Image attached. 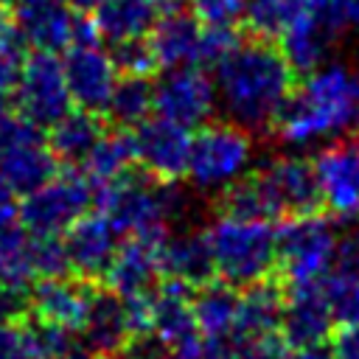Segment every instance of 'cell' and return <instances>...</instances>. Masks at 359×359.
<instances>
[{
  "label": "cell",
  "instance_id": "cell-46",
  "mask_svg": "<svg viewBox=\"0 0 359 359\" xmlns=\"http://www.w3.org/2000/svg\"><path fill=\"white\" fill-rule=\"evenodd\" d=\"M339 6H342V14H345V22L359 31V0H339Z\"/></svg>",
  "mask_w": 359,
  "mask_h": 359
},
{
  "label": "cell",
  "instance_id": "cell-16",
  "mask_svg": "<svg viewBox=\"0 0 359 359\" xmlns=\"http://www.w3.org/2000/svg\"><path fill=\"white\" fill-rule=\"evenodd\" d=\"M62 241H65L70 275L87 283H101L118 250V230L109 224V219L104 213H84L65 233Z\"/></svg>",
  "mask_w": 359,
  "mask_h": 359
},
{
  "label": "cell",
  "instance_id": "cell-24",
  "mask_svg": "<svg viewBox=\"0 0 359 359\" xmlns=\"http://www.w3.org/2000/svg\"><path fill=\"white\" fill-rule=\"evenodd\" d=\"M174 8V0H104L93 11V25L109 45L149 36L163 11Z\"/></svg>",
  "mask_w": 359,
  "mask_h": 359
},
{
  "label": "cell",
  "instance_id": "cell-18",
  "mask_svg": "<svg viewBox=\"0 0 359 359\" xmlns=\"http://www.w3.org/2000/svg\"><path fill=\"white\" fill-rule=\"evenodd\" d=\"M157 264L165 280L185 283L188 289H199L216 278V264L210 244L202 233H165L157 241Z\"/></svg>",
  "mask_w": 359,
  "mask_h": 359
},
{
  "label": "cell",
  "instance_id": "cell-48",
  "mask_svg": "<svg viewBox=\"0 0 359 359\" xmlns=\"http://www.w3.org/2000/svg\"><path fill=\"white\" fill-rule=\"evenodd\" d=\"M353 84H356V107H353V123L359 129V70L353 73Z\"/></svg>",
  "mask_w": 359,
  "mask_h": 359
},
{
  "label": "cell",
  "instance_id": "cell-10",
  "mask_svg": "<svg viewBox=\"0 0 359 359\" xmlns=\"http://www.w3.org/2000/svg\"><path fill=\"white\" fill-rule=\"evenodd\" d=\"M219 107L216 81L199 65L168 67L154 84V109L157 115L177 121L188 129H196L210 121Z\"/></svg>",
  "mask_w": 359,
  "mask_h": 359
},
{
  "label": "cell",
  "instance_id": "cell-37",
  "mask_svg": "<svg viewBox=\"0 0 359 359\" xmlns=\"http://www.w3.org/2000/svg\"><path fill=\"white\" fill-rule=\"evenodd\" d=\"M168 348L171 345L154 328H143L126 337L115 359H168Z\"/></svg>",
  "mask_w": 359,
  "mask_h": 359
},
{
  "label": "cell",
  "instance_id": "cell-43",
  "mask_svg": "<svg viewBox=\"0 0 359 359\" xmlns=\"http://www.w3.org/2000/svg\"><path fill=\"white\" fill-rule=\"evenodd\" d=\"M208 356V339L202 334H191L180 342H171L168 359H205Z\"/></svg>",
  "mask_w": 359,
  "mask_h": 359
},
{
  "label": "cell",
  "instance_id": "cell-3",
  "mask_svg": "<svg viewBox=\"0 0 359 359\" xmlns=\"http://www.w3.org/2000/svg\"><path fill=\"white\" fill-rule=\"evenodd\" d=\"M182 194L174 182L143 174H126L95 191V208L109 219L118 236L160 241L168 224L182 213Z\"/></svg>",
  "mask_w": 359,
  "mask_h": 359
},
{
  "label": "cell",
  "instance_id": "cell-11",
  "mask_svg": "<svg viewBox=\"0 0 359 359\" xmlns=\"http://www.w3.org/2000/svg\"><path fill=\"white\" fill-rule=\"evenodd\" d=\"M135 154L137 165L163 182H177L182 174H188V157H191V129L168 121L163 115L146 118L135 126Z\"/></svg>",
  "mask_w": 359,
  "mask_h": 359
},
{
  "label": "cell",
  "instance_id": "cell-20",
  "mask_svg": "<svg viewBox=\"0 0 359 359\" xmlns=\"http://www.w3.org/2000/svg\"><path fill=\"white\" fill-rule=\"evenodd\" d=\"M93 286L95 283H87L81 278H67V275L42 278L31 286V314L79 334L90 309Z\"/></svg>",
  "mask_w": 359,
  "mask_h": 359
},
{
  "label": "cell",
  "instance_id": "cell-22",
  "mask_svg": "<svg viewBox=\"0 0 359 359\" xmlns=\"http://www.w3.org/2000/svg\"><path fill=\"white\" fill-rule=\"evenodd\" d=\"M286 306V283L280 275H269L255 280L238 292V314L236 331L230 337L238 339H264L280 334V317Z\"/></svg>",
  "mask_w": 359,
  "mask_h": 359
},
{
  "label": "cell",
  "instance_id": "cell-31",
  "mask_svg": "<svg viewBox=\"0 0 359 359\" xmlns=\"http://www.w3.org/2000/svg\"><path fill=\"white\" fill-rule=\"evenodd\" d=\"M219 213L224 216H238V219H266V222H275L280 219L272 196L266 194L264 182L258 180V174H244L241 180L230 182L227 188L219 191Z\"/></svg>",
  "mask_w": 359,
  "mask_h": 359
},
{
  "label": "cell",
  "instance_id": "cell-30",
  "mask_svg": "<svg viewBox=\"0 0 359 359\" xmlns=\"http://www.w3.org/2000/svg\"><path fill=\"white\" fill-rule=\"evenodd\" d=\"M39 280L36 272V236L22 227V222H11L0 227V283L31 289Z\"/></svg>",
  "mask_w": 359,
  "mask_h": 359
},
{
  "label": "cell",
  "instance_id": "cell-8",
  "mask_svg": "<svg viewBox=\"0 0 359 359\" xmlns=\"http://www.w3.org/2000/svg\"><path fill=\"white\" fill-rule=\"evenodd\" d=\"M17 112L39 129H50L59 118L73 109V95L65 79V65L56 53L34 50L25 56L17 87Z\"/></svg>",
  "mask_w": 359,
  "mask_h": 359
},
{
  "label": "cell",
  "instance_id": "cell-45",
  "mask_svg": "<svg viewBox=\"0 0 359 359\" xmlns=\"http://www.w3.org/2000/svg\"><path fill=\"white\" fill-rule=\"evenodd\" d=\"M289 359H337L331 348H325V342L320 345H309V348H297L289 353Z\"/></svg>",
  "mask_w": 359,
  "mask_h": 359
},
{
  "label": "cell",
  "instance_id": "cell-23",
  "mask_svg": "<svg viewBox=\"0 0 359 359\" xmlns=\"http://www.w3.org/2000/svg\"><path fill=\"white\" fill-rule=\"evenodd\" d=\"M202 31H205V22L194 11H180V8L163 11L154 28L149 31V45L157 56V65L165 70L199 65Z\"/></svg>",
  "mask_w": 359,
  "mask_h": 359
},
{
  "label": "cell",
  "instance_id": "cell-34",
  "mask_svg": "<svg viewBox=\"0 0 359 359\" xmlns=\"http://www.w3.org/2000/svg\"><path fill=\"white\" fill-rule=\"evenodd\" d=\"M320 289L337 323H359V275L331 269L320 280Z\"/></svg>",
  "mask_w": 359,
  "mask_h": 359
},
{
  "label": "cell",
  "instance_id": "cell-25",
  "mask_svg": "<svg viewBox=\"0 0 359 359\" xmlns=\"http://www.w3.org/2000/svg\"><path fill=\"white\" fill-rule=\"evenodd\" d=\"M59 174V160L42 140L14 146L0 154V177L14 196H28Z\"/></svg>",
  "mask_w": 359,
  "mask_h": 359
},
{
  "label": "cell",
  "instance_id": "cell-14",
  "mask_svg": "<svg viewBox=\"0 0 359 359\" xmlns=\"http://www.w3.org/2000/svg\"><path fill=\"white\" fill-rule=\"evenodd\" d=\"M323 205L342 219L359 216V135L334 140L311 160Z\"/></svg>",
  "mask_w": 359,
  "mask_h": 359
},
{
  "label": "cell",
  "instance_id": "cell-49",
  "mask_svg": "<svg viewBox=\"0 0 359 359\" xmlns=\"http://www.w3.org/2000/svg\"><path fill=\"white\" fill-rule=\"evenodd\" d=\"M0 3H6V0H0ZM8 3H11V0H8Z\"/></svg>",
  "mask_w": 359,
  "mask_h": 359
},
{
  "label": "cell",
  "instance_id": "cell-1",
  "mask_svg": "<svg viewBox=\"0 0 359 359\" xmlns=\"http://www.w3.org/2000/svg\"><path fill=\"white\" fill-rule=\"evenodd\" d=\"M216 93L224 112L244 129L275 123L294 90V70L272 39H241L216 67Z\"/></svg>",
  "mask_w": 359,
  "mask_h": 359
},
{
  "label": "cell",
  "instance_id": "cell-33",
  "mask_svg": "<svg viewBox=\"0 0 359 359\" xmlns=\"http://www.w3.org/2000/svg\"><path fill=\"white\" fill-rule=\"evenodd\" d=\"M309 0H244V22L247 28L261 36L278 42L280 34L306 11Z\"/></svg>",
  "mask_w": 359,
  "mask_h": 359
},
{
  "label": "cell",
  "instance_id": "cell-13",
  "mask_svg": "<svg viewBox=\"0 0 359 359\" xmlns=\"http://www.w3.org/2000/svg\"><path fill=\"white\" fill-rule=\"evenodd\" d=\"M255 174L264 182L266 194L272 196L280 219L317 213L323 208V191H320L317 171H314L311 160L283 154V157L266 160Z\"/></svg>",
  "mask_w": 359,
  "mask_h": 359
},
{
  "label": "cell",
  "instance_id": "cell-27",
  "mask_svg": "<svg viewBox=\"0 0 359 359\" xmlns=\"http://www.w3.org/2000/svg\"><path fill=\"white\" fill-rule=\"evenodd\" d=\"M191 309L196 320V331L210 339H227L236 331V314H238V289L224 280H210L191 294Z\"/></svg>",
  "mask_w": 359,
  "mask_h": 359
},
{
  "label": "cell",
  "instance_id": "cell-32",
  "mask_svg": "<svg viewBox=\"0 0 359 359\" xmlns=\"http://www.w3.org/2000/svg\"><path fill=\"white\" fill-rule=\"evenodd\" d=\"M154 112V84L149 81V76H123L118 79L107 115L123 126V129H135L137 123H143L146 118H151Z\"/></svg>",
  "mask_w": 359,
  "mask_h": 359
},
{
  "label": "cell",
  "instance_id": "cell-17",
  "mask_svg": "<svg viewBox=\"0 0 359 359\" xmlns=\"http://www.w3.org/2000/svg\"><path fill=\"white\" fill-rule=\"evenodd\" d=\"M337 320L320 283L286 286V306L280 317V337L289 351L320 345L331 337Z\"/></svg>",
  "mask_w": 359,
  "mask_h": 359
},
{
  "label": "cell",
  "instance_id": "cell-38",
  "mask_svg": "<svg viewBox=\"0 0 359 359\" xmlns=\"http://www.w3.org/2000/svg\"><path fill=\"white\" fill-rule=\"evenodd\" d=\"M31 140H42V129L39 126H34L20 112H8V109L0 112V154L14 149V146L31 143Z\"/></svg>",
  "mask_w": 359,
  "mask_h": 359
},
{
  "label": "cell",
  "instance_id": "cell-5",
  "mask_svg": "<svg viewBox=\"0 0 359 359\" xmlns=\"http://www.w3.org/2000/svg\"><path fill=\"white\" fill-rule=\"evenodd\" d=\"M337 230L320 213L286 216L278 224V275L286 286L320 283L337 258Z\"/></svg>",
  "mask_w": 359,
  "mask_h": 359
},
{
  "label": "cell",
  "instance_id": "cell-2",
  "mask_svg": "<svg viewBox=\"0 0 359 359\" xmlns=\"http://www.w3.org/2000/svg\"><path fill=\"white\" fill-rule=\"evenodd\" d=\"M356 84L342 65H320L292 90L272 129L294 149L328 140L353 123Z\"/></svg>",
  "mask_w": 359,
  "mask_h": 359
},
{
  "label": "cell",
  "instance_id": "cell-21",
  "mask_svg": "<svg viewBox=\"0 0 359 359\" xmlns=\"http://www.w3.org/2000/svg\"><path fill=\"white\" fill-rule=\"evenodd\" d=\"M160 278L163 275H160V264H157V241L126 236L118 244L101 283L129 300V297L149 294L160 283Z\"/></svg>",
  "mask_w": 359,
  "mask_h": 359
},
{
  "label": "cell",
  "instance_id": "cell-12",
  "mask_svg": "<svg viewBox=\"0 0 359 359\" xmlns=\"http://www.w3.org/2000/svg\"><path fill=\"white\" fill-rule=\"evenodd\" d=\"M65 79L73 95V104L87 112H107L112 90L118 84V67L109 50L101 48V39L73 42L65 53Z\"/></svg>",
  "mask_w": 359,
  "mask_h": 359
},
{
  "label": "cell",
  "instance_id": "cell-39",
  "mask_svg": "<svg viewBox=\"0 0 359 359\" xmlns=\"http://www.w3.org/2000/svg\"><path fill=\"white\" fill-rule=\"evenodd\" d=\"M191 8L202 22L233 25L244 14V0H191Z\"/></svg>",
  "mask_w": 359,
  "mask_h": 359
},
{
  "label": "cell",
  "instance_id": "cell-28",
  "mask_svg": "<svg viewBox=\"0 0 359 359\" xmlns=\"http://www.w3.org/2000/svg\"><path fill=\"white\" fill-rule=\"evenodd\" d=\"M104 135V123L95 112L87 109H70L65 118H59L48 129V149L56 154L59 163H84L98 137Z\"/></svg>",
  "mask_w": 359,
  "mask_h": 359
},
{
  "label": "cell",
  "instance_id": "cell-29",
  "mask_svg": "<svg viewBox=\"0 0 359 359\" xmlns=\"http://www.w3.org/2000/svg\"><path fill=\"white\" fill-rule=\"evenodd\" d=\"M135 163H137L135 137H132V132H126V129L121 126V129L104 132L81 165H84V177H87V180L95 185V191H98V188L112 185V182H118L121 177L132 174V165H135Z\"/></svg>",
  "mask_w": 359,
  "mask_h": 359
},
{
  "label": "cell",
  "instance_id": "cell-44",
  "mask_svg": "<svg viewBox=\"0 0 359 359\" xmlns=\"http://www.w3.org/2000/svg\"><path fill=\"white\" fill-rule=\"evenodd\" d=\"M20 219V205L14 202V191L6 185V180L0 177V227L11 224Z\"/></svg>",
  "mask_w": 359,
  "mask_h": 359
},
{
  "label": "cell",
  "instance_id": "cell-4",
  "mask_svg": "<svg viewBox=\"0 0 359 359\" xmlns=\"http://www.w3.org/2000/svg\"><path fill=\"white\" fill-rule=\"evenodd\" d=\"M219 280L244 289L278 275V227L266 219H238L219 213L205 227Z\"/></svg>",
  "mask_w": 359,
  "mask_h": 359
},
{
  "label": "cell",
  "instance_id": "cell-50",
  "mask_svg": "<svg viewBox=\"0 0 359 359\" xmlns=\"http://www.w3.org/2000/svg\"><path fill=\"white\" fill-rule=\"evenodd\" d=\"M185 3H191V0H185Z\"/></svg>",
  "mask_w": 359,
  "mask_h": 359
},
{
  "label": "cell",
  "instance_id": "cell-47",
  "mask_svg": "<svg viewBox=\"0 0 359 359\" xmlns=\"http://www.w3.org/2000/svg\"><path fill=\"white\" fill-rule=\"evenodd\" d=\"M67 8H73L76 14H93L104 0H62Z\"/></svg>",
  "mask_w": 359,
  "mask_h": 359
},
{
  "label": "cell",
  "instance_id": "cell-40",
  "mask_svg": "<svg viewBox=\"0 0 359 359\" xmlns=\"http://www.w3.org/2000/svg\"><path fill=\"white\" fill-rule=\"evenodd\" d=\"M31 314V289L0 283V325L20 323Z\"/></svg>",
  "mask_w": 359,
  "mask_h": 359
},
{
  "label": "cell",
  "instance_id": "cell-6",
  "mask_svg": "<svg viewBox=\"0 0 359 359\" xmlns=\"http://www.w3.org/2000/svg\"><path fill=\"white\" fill-rule=\"evenodd\" d=\"M252 160V137L236 121L202 123L191 140L188 177L202 191H222L241 180Z\"/></svg>",
  "mask_w": 359,
  "mask_h": 359
},
{
  "label": "cell",
  "instance_id": "cell-19",
  "mask_svg": "<svg viewBox=\"0 0 359 359\" xmlns=\"http://www.w3.org/2000/svg\"><path fill=\"white\" fill-rule=\"evenodd\" d=\"M129 334H132V323H129L126 297L115 294L107 286H93L90 309L79 331L81 342L101 359H115Z\"/></svg>",
  "mask_w": 359,
  "mask_h": 359
},
{
  "label": "cell",
  "instance_id": "cell-36",
  "mask_svg": "<svg viewBox=\"0 0 359 359\" xmlns=\"http://www.w3.org/2000/svg\"><path fill=\"white\" fill-rule=\"evenodd\" d=\"M112 59H115L118 73H123V76H151L160 67L157 56L149 45V36L112 45Z\"/></svg>",
  "mask_w": 359,
  "mask_h": 359
},
{
  "label": "cell",
  "instance_id": "cell-42",
  "mask_svg": "<svg viewBox=\"0 0 359 359\" xmlns=\"http://www.w3.org/2000/svg\"><path fill=\"white\" fill-rule=\"evenodd\" d=\"M334 269L339 272H351L359 275V227L345 233L337 241V258H334Z\"/></svg>",
  "mask_w": 359,
  "mask_h": 359
},
{
  "label": "cell",
  "instance_id": "cell-15",
  "mask_svg": "<svg viewBox=\"0 0 359 359\" xmlns=\"http://www.w3.org/2000/svg\"><path fill=\"white\" fill-rule=\"evenodd\" d=\"M11 20L34 50L59 53L67 50L76 39L79 14L62 0H11Z\"/></svg>",
  "mask_w": 359,
  "mask_h": 359
},
{
  "label": "cell",
  "instance_id": "cell-26",
  "mask_svg": "<svg viewBox=\"0 0 359 359\" xmlns=\"http://www.w3.org/2000/svg\"><path fill=\"white\" fill-rule=\"evenodd\" d=\"M191 294L194 289L177 280H165V278L149 292V323L168 345L191 334H199L194 309H191Z\"/></svg>",
  "mask_w": 359,
  "mask_h": 359
},
{
  "label": "cell",
  "instance_id": "cell-9",
  "mask_svg": "<svg viewBox=\"0 0 359 359\" xmlns=\"http://www.w3.org/2000/svg\"><path fill=\"white\" fill-rule=\"evenodd\" d=\"M345 25L348 22H345L339 0H309L306 11L278 39L292 70L303 76L317 70L325 62L337 34Z\"/></svg>",
  "mask_w": 359,
  "mask_h": 359
},
{
  "label": "cell",
  "instance_id": "cell-7",
  "mask_svg": "<svg viewBox=\"0 0 359 359\" xmlns=\"http://www.w3.org/2000/svg\"><path fill=\"white\" fill-rule=\"evenodd\" d=\"M95 205V185L81 174H56L22 196L20 222L34 236H65Z\"/></svg>",
  "mask_w": 359,
  "mask_h": 359
},
{
  "label": "cell",
  "instance_id": "cell-41",
  "mask_svg": "<svg viewBox=\"0 0 359 359\" xmlns=\"http://www.w3.org/2000/svg\"><path fill=\"white\" fill-rule=\"evenodd\" d=\"M331 351L337 359H359V323H339L331 331Z\"/></svg>",
  "mask_w": 359,
  "mask_h": 359
},
{
  "label": "cell",
  "instance_id": "cell-35",
  "mask_svg": "<svg viewBox=\"0 0 359 359\" xmlns=\"http://www.w3.org/2000/svg\"><path fill=\"white\" fill-rule=\"evenodd\" d=\"M25 39L20 36L11 14L0 6V93H11L17 87L22 62H25Z\"/></svg>",
  "mask_w": 359,
  "mask_h": 359
}]
</instances>
